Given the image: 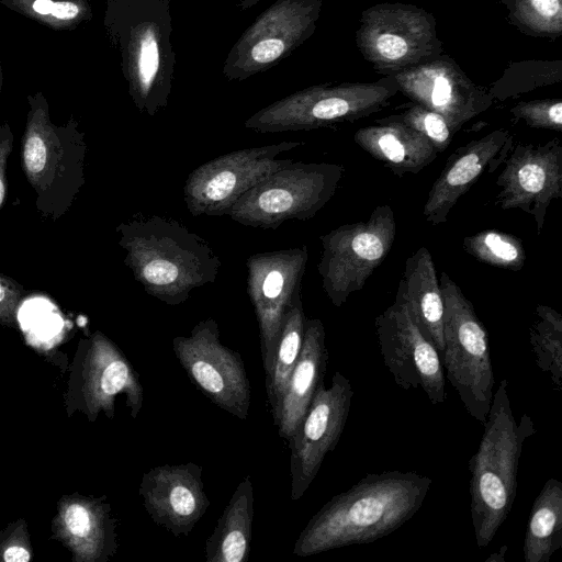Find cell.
<instances>
[{"mask_svg": "<svg viewBox=\"0 0 562 562\" xmlns=\"http://www.w3.org/2000/svg\"><path fill=\"white\" fill-rule=\"evenodd\" d=\"M430 486L429 476L414 471L368 473L311 517L293 554L304 558L389 536L419 510Z\"/></svg>", "mask_w": 562, "mask_h": 562, "instance_id": "obj_1", "label": "cell"}, {"mask_svg": "<svg viewBox=\"0 0 562 562\" xmlns=\"http://www.w3.org/2000/svg\"><path fill=\"white\" fill-rule=\"evenodd\" d=\"M514 146L507 128L494 130L454 150L431 186L423 216L431 225L445 224L459 199L485 173L495 172Z\"/></svg>", "mask_w": 562, "mask_h": 562, "instance_id": "obj_18", "label": "cell"}, {"mask_svg": "<svg viewBox=\"0 0 562 562\" xmlns=\"http://www.w3.org/2000/svg\"><path fill=\"white\" fill-rule=\"evenodd\" d=\"M173 352L190 381L213 404L245 420L251 386L239 352L220 340L217 322L209 317L194 325L189 336L172 339Z\"/></svg>", "mask_w": 562, "mask_h": 562, "instance_id": "obj_11", "label": "cell"}, {"mask_svg": "<svg viewBox=\"0 0 562 562\" xmlns=\"http://www.w3.org/2000/svg\"><path fill=\"white\" fill-rule=\"evenodd\" d=\"M353 140L397 177L418 173L438 155L423 134L391 115L359 128Z\"/></svg>", "mask_w": 562, "mask_h": 562, "instance_id": "obj_20", "label": "cell"}, {"mask_svg": "<svg viewBox=\"0 0 562 562\" xmlns=\"http://www.w3.org/2000/svg\"><path fill=\"white\" fill-rule=\"evenodd\" d=\"M13 148V134L8 122L0 125V209L7 192L8 159Z\"/></svg>", "mask_w": 562, "mask_h": 562, "instance_id": "obj_34", "label": "cell"}, {"mask_svg": "<svg viewBox=\"0 0 562 562\" xmlns=\"http://www.w3.org/2000/svg\"><path fill=\"white\" fill-rule=\"evenodd\" d=\"M496 179L495 204L530 215L538 235L544 227L550 203L562 195V144L559 138L542 144L518 143L504 160Z\"/></svg>", "mask_w": 562, "mask_h": 562, "instance_id": "obj_15", "label": "cell"}, {"mask_svg": "<svg viewBox=\"0 0 562 562\" xmlns=\"http://www.w3.org/2000/svg\"><path fill=\"white\" fill-rule=\"evenodd\" d=\"M284 47V43L280 38H266L251 48V57L257 63H270L283 53Z\"/></svg>", "mask_w": 562, "mask_h": 562, "instance_id": "obj_36", "label": "cell"}, {"mask_svg": "<svg viewBox=\"0 0 562 562\" xmlns=\"http://www.w3.org/2000/svg\"><path fill=\"white\" fill-rule=\"evenodd\" d=\"M463 249L483 263L510 271L521 270L527 259L521 239L496 229L464 237Z\"/></svg>", "mask_w": 562, "mask_h": 562, "instance_id": "obj_26", "label": "cell"}, {"mask_svg": "<svg viewBox=\"0 0 562 562\" xmlns=\"http://www.w3.org/2000/svg\"><path fill=\"white\" fill-rule=\"evenodd\" d=\"M65 521L71 533L83 537L91 530L90 513L78 504L71 505L65 514Z\"/></svg>", "mask_w": 562, "mask_h": 562, "instance_id": "obj_35", "label": "cell"}, {"mask_svg": "<svg viewBox=\"0 0 562 562\" xmlns=\"http://www.w3.org/2000/svg\"><path fill=\"white\" fill-rule=\"evenodd\" d=\"M439 284L445 303L441 364L465 411L484 425L495 384L488 335L471 301L445 271Z\"/></svg>", "mask_w": 562, "mask_h": 562, "instance_id": "obj_5", "label": "cell"}, {"mask_svg": "<svg viewBox=\"0 0 562 562\" xmlns=\"http://www.w3.org/2000/svg\"><path fill=\"white\" fill-rule=\"evenodd\" d=\"M306 316L301 294L295 296L285 314L274 350L272 363L266 374V391L273 414L278 408L285 386L300 356L303 344Z\"/></svg>", "mask_w": 562, "mask_h": 562, "instance_id": "obj_24", "label": "cell"}, {"mask_svg": "<svg viewBox=\"0 0 562 562\" xmlns=\"http://www.w3.org/2000/svg\"><path fill=\"white\" fill-rule=\"evenodd\" d=\"M308 259L305 245L258 252L246 260L247 294L259 329L265 373L270 370L283 321L295 296L301 294Z\"/></svg>", "mask_w": 562, "mask_h": 562, "instance_id": "obj_12", "label": "cell"}, {"mask_svg": "<svg viewBox=\"0 0 562 562\" xmlns=\"http://www.w3.org/2000/svg\"><path fill=\"white\" fill-rule=\"evenodd\" d=\"M124 263L144 291L176 306L191 293L213 284L222 267L206 239L165 215H142L115 227Z\"/></svg>", "mask_w": 562, "mask_h": 562, "instance_id": "obj_2", "label": "cell"}, {"mask_svg": "<svg viewBox=\"0 0 562 562\" xmlns=\"http://www.w3.org/2000/svg\"><path fill=\"white\" fill-rule=\"evenodd\" d=\"M395 297L402 300L417 326L437 348L440 359L445 348V303L430 251L419 247L405 261Z\"/></svg>", "mask_w": 562, "mask_h": 562, "instance_id": "obj_21", "label": "cell"}, {"mask_svg": "<svg viewBox=\"0 0 562 562\" xmlns=\"http://www.w3.org/2000/svg\"><path fill=\"white\" fill-rule=\"evenodd\" d=\"M383 362L395 383L404 389H422L435 404L446 402V376L440 355L417 326L406 304L395 297L374 321Z\"/></svg>", "mask_w": 562, "mask_h": 562, "instance_id": "obj_13", "label": "cell"}, {"mask_svg": "<svg viewBox=\"0 0 562 562\" xmlns=\"http://www.w3.org/2000/svg\"><path fill=\"white\" fill-rule=\"evenodd\" d=\"M137 66L143 94V106L147 108V95L159 66L158 46L150 32H148L142 41Z\"/></svg>", "mask_w": 562, "mask_h": 562, "instance_id": "obj_32", "label": "cell"}, {"mask_svg": "<svg viewBox=\"0 0 562 562\" xmlns=\"http://www.w3.org/2000/svg\"><path fill=\"white\" fill-rule=\"evenodd\" d=\"M391 116L423 134L438 154L449 147L456 134L442 115L416 103L404 112Z\"/></svg>", "mask_w": 562, "mask_h": 562, "instance_id": "obj_30", "label": "cell"}, {"mask_svg": "<svg viewBox=\"0 0 562 562\" xmlns=\"http://www.w3.org/2000/svg\"><path fill=\"white\" fill-rule=\"evenodd\" d=\"M353 389L339 371L329 387L322 382L289 441L291 449V499L299 501L316 477L326 454L333 451L345 429Z\"/></svg>", "mask_w": 562, "mask_h": 562, "instance_id": "obj_14", "label": "cell"}, {"mask_svg": "<svg viewBox=\"0 0 562 562\" xmlns=\"http://www.w3.org/2000/svg\"><path fill=\"white\" fill-rule=\"evenodd\" d=\"M508 21L521 33L557 38L562 34V0H499Z\"/></svg>", "mask_w": 562, "mask_h": 562, "instance_id": "obj_28", "label": "cell"}, {"mask_svg": "<svg viewBox=\"0 0 562 562\" xmlns=\"http://www.w3.org/2000/svg\"><path fill=\"white\" fill-rule=\"evenodd\" d=\"M510 113L530 127L562 132L561 99L521 101L510 109Z\"/></svg>", "mask_w": 562, "mask_h": 562, "instance_id": "obj_31", "label": "cell"}, {"mask_svg": "<svg viewBox=\"0 0 562 562\" xmlns=\"http://www.w3.org/2000/svg\"><path fill=\"white\" fill-rule=\"evenodd\" d=\"M8 9L53 30L69 31L90 19L87 0H0Z\"/></svg>", "mask_w": 562, "mask_h": 562, "instance_id": "obj_29", "label": "cell"}, {"mask_svg": "<svg viewBox=\"0 0 562 562\" xmlns=\"http://www.w3.org/2000/svg\"><path fill=\"white\" fill-rule=\"evenodd\" d=\"M325 337L322 321L306 318L300 356L272 414L279 436L288 442L300 426L317 386L324 382L328 361Z\"/></svg>", "mask_w": 562, "mask_h": 562, "instance_id": "obj_19", "label": "cell"}, {"mask_svg": "<svg viewBox=\"0 0 562 562\" xmlns=\"http://www.w3.org/2000/svg\"><path fill=\"white\" fill-rule=\"evenodd\" d=\"M397 92L393 76L373 82L317 87L258 112L245 126L259 133H279L352 122L381 111Z\"/></svg>", "mask_w": 562, "mask_h": 562, "instance_id": "obj_8", "label": "cell"}, {"mask_svg": "<svg viewBox=\"0 0 562 562\" xmlns=\"http://www.w3.org/2000/svg\"><path fill=\"white\" fill-rule=\"evenodd\" d=\"M562 80L561 60H528L512 64L488 89L494 100L504 101Z\"/></svg>", "mask_w": 562, "mask_h": 562, "instance_id": "obj_27", "label": "cell"}, {"mask_svg": "<svg viewBox=\"0 0 562 562\" xmlns=\"http://www.w3.org/2000/svg\"><path fill=\"white\" fill-rule=\"evenodd\" d=\"M23 296V286L12 278L0 273V319L10 318Z\"/></svg>", "mask_w": 562, "mask_h": 562, "instance_id": "obj_33", "label": "cell"}, {"mask_svg": "<svg viewBox=\"0 0 562 562\" xmlns=\"http://www.w3.org/2000/svg\"><path fill=\"white\" fill-rule=\"evenodd\" d=\"M529 328V342L538 368L549 373L553 387L562 391V315L538 304Z\"/></svg>", "mask_w": 562, "mask_h": 562, "instance_id": "obj_25", "label": "cell"}, {"mask_svg": "<svg viewBox=\"0 0 562 562\" xmlns=\"http://www.w3.org/2000/svg\"><path fill=\"white\" fill-rule=\"evenodd\" d=\"M562 548V483L549 479L535 498L525 535V562H549Z\"/></svg>", "mask_w": 562, "mask_h": 562, "instance_id": "obj_23", "label": "cell"}, {"mask_svg": "<svg viewBox=\"0 0 562 562\" xmlns=\"http://www.w3.org/2000/svg\"><path fill=\"white\" fill-rule=\"evenodd\" d=\"M2 82H3V76H2V68L0 65V93H1V89H2Z\"/></svg>", "mask_w": 562, "mask_h": 562, "instance_id": "obj_39", "label": "cell"}, {"mask_svg": "<svg viewBox=\"0 0 562 562\" xmlns=\"http://www.w3.org/2000/svg\"><path fill=\"white\" fill-rule=\"evenodd\" d=\"M29 111L22 137V168L35 192V206L57 220L71 206L86 182L88 145L79 123L70 117L56 125L42 91L27 95Z\"/></svg>", "mask_w": 562, "mask_h": 562, "instance_id": "obj_4", "label": "cell"}, {"mask_svg": "<svg viewBox=\"0 0 562 562\" xmlns=\"http://www.w3.org/2000/svg\"><path fill=\"white\" fill-rule=\"evenodd\" d=\"M3 560L7 562H27L30 553L22 547H10L3 554Z\"/></svg>", "mask_w": 562, "mask_h": 562, "instance_id": "obj_37", "label": "cell"}, {"mask_svg": "<svg viewBox=\"0 0 562 562\" xmlns=\"http://www.w3.org/2000/svg\"><path fill=\"white\" fill-rule=\"evenodd\" d=\"M504 379L493 394L484 431L469 461L471 518L477 548L487 547L509 515L517 494L522 445L536 434L525 413L516 422Z\"/></svg>", "mask_w": 562, "mask_h": 562, "instance_id": "obj_3", "label": "cell"}, {"mask_svg": "<svg viewBox=\"0 0 562 562\" xmlns=\"http://www.w3.org/2000/svg\"><path fill=\"white\" fill-rule=\"evenodd\" d=\"M344 171L334 162L291 160L244 193L227 216L262 229H276L290 220H310L334 196Z\"/></svg>", "mask_w": 562, "mask_h": 562, "instance_id": "obj_6", "label": "cell"}, {"mask_svg": "<svg viewBox=\"0 0 562 562\" xmlns=\"http://www.w3.org/2000/svg\"><path fill=\"white\" fill-rule=\"evenodd\" d=\"M508 546H502L495 553L490 554L484 562H505Z\"/></svg>", "mask_w": 562, "mask_h": 562, "instance_id": "obj_38", "label": "cell"}, {"mask_svg": "<svg viewBox=\"0 0 562 562\" xmlns=\"http://www.w3.org/2000/svg\"><path fill=\"white\" fill-rule=\"evenodd\" d=\"M302 145L281 142L234 150L203 162L183 186V200L192 216H224L248 190L292 159L279 155Z\"/></svg>", "mask_w": 562, "mask_h": 562, "instance_id": "obj_10", "label": "cell"}, {"mask_svg": "<svg viewBox=\"0 0 562 562\" xmlns=\"http://www.w3.org/2000/svg\"><path fill=\"white\" fill-rule=\"evenodd\" d=\"M356 42L374 71L384 76H393L442 54L434 15L405 3L384 2L363 10Z\"/></svg>", "mask_w": 562, "mask_h": 562, "instance_id": "obj_9", "label": "cell"}, {"mask_svg": "<svg viewBox=\"0 0 562 562\" xmlns=\"http://www.w3.org/2000/svg\"><path fill=\"white\" fill-rule=\"evenodd\" d=\"M396 236V221L389 204L375 206L367 221L349 223L319 237L317 271L322 286L336 307L362 290L389 255Z\"/></svg>", "mask_w": 562, "mask_h": 562, "instance_id": "obj_7", "label": "cell"}, {"mask_svg": "<svg viewBox=\"0 0 562 562\" xmlns=\"http://www.w3.org/2000/svg\"><path fill=\"white\" fill-rule=\"evenodd\" d=\"M393 78L398 91L442 115L454 133L494 102L490 91L474 83L448 55L406 68Z\"/></svg>", "mask_w": 562, "mask_h": 562, "instance_id": "obj_16", "label": "cell"}, {"mask_svg": "<svg viewBox=\"0 0 562 562\" xmlns=\"http://www.w3.org/2000/svg\"><path fill=\"white\" fill-rule=\"evenodd\" d=\"M254 488L250 475L236 487L205 542L206 562H246L250 554Z\"/></svg>", "mask_w": 562, "mask_h": 562, "instance_id": "obj_22", "label": "cell"}, {"mask_svg": "<svg viewBox=\"0 0 562 562\" xmlns=\"http://www.w3.org/2000/svg\"><path fill=\"white\" fill-rule=\"evenodd\" d=\"M138 492L151 520L177 538L189 536L211 504L204 492L202 467L193 462L149 469L142 476Z\"/></svg>", "mask_w": 562, "mask_h": 562, "instance_id": "obj_17", "label": "cell"}]
</instances>
